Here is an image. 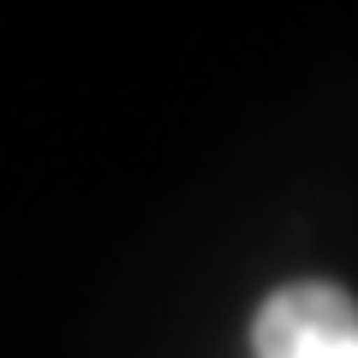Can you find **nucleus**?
<instances>
[{"mask_svg":"<svg viewBox=\"0 0 358 358\" xmlns=\"http://www.w3.org/2000/svg\"><path fill=\"white\" fill-rule=\"evenodd\" d=\"M358 341V299L334 281H287L251 322L257 358H334Z\"/></svg>","mask_w":358,"mask_h":358,"instance_id":"f257e3e1","label":"nucleus"},{"mask_svg":"<svg viewBox=\"0 0 358 358\" xmlns=\"http://www.w3.org/2000/svg\"><path fill=\"white\" fill-rule=\"evenodd\" d=\"M334 358H358V341H352V346H346V352H334Z\"/></svg>","mask_w":358,"mask_h":358,"instance_id":"f03ea898","label":"nucleus"}]
</instances>
